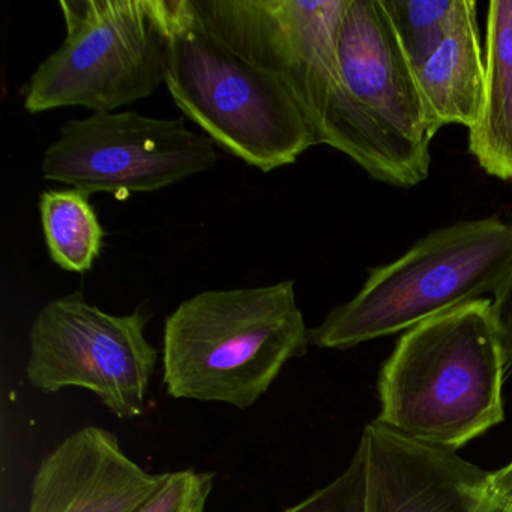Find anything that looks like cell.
Wrapping results in <instances>:
<instances>
[{"mask_svg": "<svg viewBox=\"0 0 512 512\" xmlns=\"http://www.w3.org/2000/svg\"><path fill=\"white\" fill-rule=\"evenodd\" d=\"M166 478L131 460L115 433L91 425L43 458L29 512H136Z\"/></svg>", "mask_w": 512, "mask_h": 512, "instance_id": "8fae6325", "label": "cell"}, {"mask_svg": "<svg viewBox=\"0 0 512 512\" xmlns=\"http://www.w3.org/2000/svg\"><path fill=\"white\" fill-rule=\"evenodd\" d=\"M505 368L491 298L431 317L404 332L383 365L377 421L457 451L502 424Z\"/></svg>", "mask_w": 512, "mask_h": 512, "instance_id": "6da1fadb", "label": "cell"}, {"mask_svg": "<svg viewBox=\"0 0 512 512\" xmlns=\"http://www.w3.org/2000/svg\"><path fill=\"white\" fill-rule=\"evenodd\" d=\"M284 512H365V470L361 452L356 449L349 467L331 484Z\"/></svg>", "mask_w": 512, "mask_h": 512, "instance_id": "e0dca14e", "label": "cell"}, {"mask_svg": "<svg viewBox=\"0 0 512 512\" xmlns=\"http://www.w3.org/2000/svg\"><path fill=\"white\" fill-rule=\"evenodd\" d=\"M469 152L487 175L512 182V0L488 4L484 98Z\"/></svg>", "mask_w": 512, "mask_h": 512, "instance_id": "4fadbf2b", "label": "cell"}, {"mask_svg": "<svg viewBox=\"0 0 512 512\" xmlns=\"http://www.w3.org/2000/svg\"><path fill=\"white\" fill-rule=\"evenodd\" d=\"M67 37L25 89L31 115L116 112L166 83V38L152 0H61Z\"/></svg>", "mask_w": 512, "mask_h": 512, "instance_id": "8992f818", "label": "cell"}, {"mask_svg": "<svg viewBox=\"0 0 512 512\" xmlns=\"http://www.w3.org/2000/svg\"><path fill=\"white\" fill-rule=\"evenodd\" d=\"M209 137L193 133L184 119L137 112L92 113L61 128L44 152L43 176L88 194L125 200L157 193L217 163Z\"/></svg>", "mask_w": 512, "mask_h": 512, "instance_id": "9c48e42d", "label": "cell"}, {"mask_svg": "<svg viewBox=\"0 0 512 512\" xmlns=\"http://www.w3.org/2000/svg\"><path fill=\"white\" fill-rule=\"evenodd\" d=\"M166 38L173 101L206 137L263 173L319 145L295 98L274 77L209 34L190 0H152Z\"/></svg>", "mask_w": 512, "mask_h": 512, "instance_id": "3957f363", "label": "cell"}, {"mask_svg": "<svg viewBox=\"0 0 512 512\" xmlns=\"http://www.w3.org/2000/svg\"><path fill=\"white\" fill-rule=\"evenodd\" d=\"M398 41L418 71L451 29L461 0H383Z\"/></svg>", "mask_w": 512, "mask_h": 512, "instance_id": "9a60e30c", "label": "cell"}, {"mask_svg": "<svg viewBox=\"0 0 512 512\" xmlns=\"http://www.w3.org/2000/svg\"><path fill=\"white\" fill-rule=\"evenodd\" d=\"M491 310L505 353L506 368H512V262L491 296Z\"/></svg>", "mask_w": 512, "mask_h": 512, "instance_id": "ac0fdd59", "label": "cell"}, {"mask_svg": "<svg viewBox=\"0 0 512 512\" xmlns=\"http://www.w3.org/2000/svg\"><path fill=\"white\" fill-rule=\"evenodd\" d=\"M40 215L53 262L68 272L89 271L100 257L106 232L88 194L76 188L44 191Z\"/></svg>", "mask_w": 512, "mask_h": 512, "instance_id": "5bb4252c", "label": "cell"}, {"mask_svg": "<svg viewBox=\"0 0 512 512\" xmlns=\"http://www.w3.org/2000/svg\"><path fill=\"white\" fill-rule=\"evenodd\" d=\"M310 343L292 280L205 290L166 319L164 386L179 400L248 409Z\"/></svg>", "mask_w": 512, "mask_h": 512, "instance_id": "7a4b0ae2", "label": "cell"}, {"mask_svg": "<svg viewBox=\"0 0 512 512\" xmlns=\"http://www.w3.org/2000/svg\"><path fill=\"white\" fill-rule=\"evenodd\" d=\"M343 94L322 145L395 188L427 181L431 139L415 68L383 0H349L338 37Z\"/></svg>", "mask_w": 512, "mask_h": 512, "instance_id": "277c9868", "label": "cell"}, {"mask_svg": "<svg viewBox=\"0 0 512 512\" xmlns=\"http://www.w3.org/2000/svg\"><path fill=\"white\" fill-rule=\"evenodd\" d=\"M490 491L496 494L500 500L506 503L509 508H512V461L508 466L490 472Z\"/></svg>", "mask_w": 512, "mask_h": 512, "instance_id": "d6986e66", "label": "cell"}, {"mask_svg": "<svg viewBox=\"0 0 512 512\" xmlns=\"http://www.w3.org/2000/svg\"><path fill=\"white\" fill-rule=\"evenodd\" d=\"M512 262V226L499 217L458 221L419 239L403 256L370 269L361 290L335 307L310 341L347 350L496 292Z\"/></svg>", "mask_w": 512, "mask_h": 512, "instance_id": "5b68a950", "label": "cell"}, {"mask_svg": "<svg viewBox=\"0 0 512 512\" xmlns=\"http://www.w3.org/2000/svg\"><path fill=\"white\" fill-rule=\"evenodd\" d=\"M214 473L187 469L167 473L163 487L136 512H206Z\"/></svg>", "mask_w": 512, "mask_h": 512, "instance_id": "2e32d148", "label": "cell"}, {"mask_svg": "<svg viewBox=\"0 0 512 512\" xmlns=\"http://www.w3.org/2000/svg\"><path fill=\"white\" fill-rule=\"evenodd\" d=\"M358 451L364 460L365 512H476L490 472L454 449L419 442L373 421Z\"/></svg>", "mask_w": 512, "mask_h": 512, "instance_id": "30bf717a", "label": "cell"}, {"mask_svg": "<svg viewBox=\"0 0 512 512\" xmlns=\"http://www.w3.org/2000/svg\"><path fill=\"white\" fill-rule=\"evenodd\" d=\"M476 512H512V508H509L496 494L491 493L490 485H488L487 496L484 497Z\"/></svg>", "mask_w": 512, "mask_h": 512, "instance_id": "ffe728a7", "label": "cell"}, {"mask_svg": "<svg viewBox=\"0 0 512 512\" xmlns=\"http://www.w3.org/2000/svg\"><path fill=\"white\" fill-rule=\"evenodd\" d=\"M200 25L277 79L322 145L343 94L338 37L349 0H190Z\"/></svg>", "mask_w": 512, "mask_h": 512, "instance_id": "ba28073f", "label": "cell"}, {"mask_svg": "<svg viewBox=\"0 0 512 512\" xmlns=\"http://www.w3.org/2000/svg\"><path fill=\"white\" fill-rule=\"evenodd\" d=\"M416 79L431 140L448 125L470 130L478 122L484 98L485 53L475 0H461L445 40L416 71Z\"/></svg>", "mask_w": 512, "mask_h": 512, "instance_id": "7c38bea8", "label": "cell"}, {"mask_svg": "<svg viewBox=\"0 0 512 512\" xmlns=\"http://www.w3.org/2000/svg\"><path fill=\"white\" fill-rule=\"evenodd\" d=\"M149 320L146 305L118 316L82 292L53 299L32 323L29 383L44 394L86 389L116 418H140L160 355L146 338Z\"/></svg>", "mask_w": 512, "mask_h": 512, "instance_id": "52a82bcc", "label": "cell"}]
</instances>
